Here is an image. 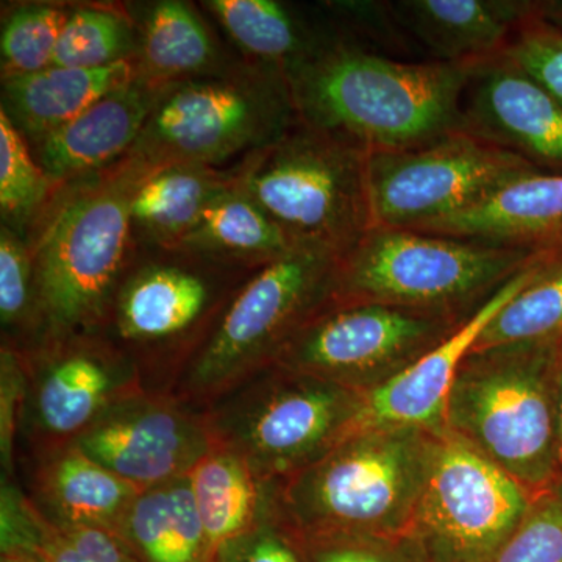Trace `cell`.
<instances>
[{"instance_id": "obj_38", "label": "cell", "mask_w": 562, "mask_h": 562, "mask_svg": "<svg viewBox=\"0 0 562 562\" xmlns=\"http://www.w3.org/2000/svg\"><path fill=\"white\" fill-rule=\"evenodd\" d=\"M27 373L20 351L2 346L0 351V458L2 479H14V452L24 414Z\"/></svg>"}, {"instance_id": "obj_25", "label": "cell", "mask_w": 562, "mask_h": 562, "mask_svg": "<svg viewBox=\"0 0 562 562\" xmlns=\"http://www.w3.org/2000/svg\"><path fill=\"white\" fill-rule=\"evenodd\" d=\"M233 184V173L202 165L151 169L131 203L132 231L147 241L176 249L211 202Z\"/></svg>"}, {"instance_id": "obj_14", "label": "cell", "mask_w": 562, "mask_h": 562, "mask_svg": "<svg viewBox=\"0 0 562 562\" xmlns=\"http://www.w3.org/2000/svg\"><path fill=\"white\" fill-rule=\"evenodd\" d=\"M70 446L144 491L188 475L214 441L203 409L147 387L114 403Z\"/></svg>"}, {"instance_id": "obj_2", "label": "cell", "mask_w": 562, "mask_h": 562, "mask_svg": "<svg viewBox=\"0 0 562 562\" xmlns=\"http://www.w3.org/2000/svg\"><path fill=\"white\" fill-rule=\"evenodd\" d=\"M439 432L364 428L290 479L271 484L272 509L299 536L403 541Z\"/></svg>"}, {"instance_id": "obj_8", "label": "cell", "mask_w": 562, "mask_h": 562, "mask_svg": "<svg viewBox=\"0 0 562 562\" xmlns=\"http://www.w3.org/2000/svg\"><path fill=\"white\" fill-rule=\"evenodd\" d=\"M297 121L284 70L249 61L169 85L127 155L151 169L216 168L268 146Z\"/></svg>"}, {"instance_id": "obj_32", "label": "cell", "mask_w": 562, "mask_h": 562, "mask_svg": "<svg viewBox=\"0 0 562 562\" xmlns=\"http://www.w3.org/2000/svg\"><path fill=\"white\" fill-rule=\"evenodd\" d=\"M55 184L32 157L27 139L0 109V210L3 224L20 228L35 216Z\"/></svg>"}, {"instance_id": "obj_27", "label": "cell", "mask_w": 562, "mask_h": 562, "mask_svg": "<svg viewBox=\"0 0 562 562\" xmlns=\"http://www.w3.org/2000/svg\"><path fill=\"white\" fill-rule=\"evenodd\" d=\"M295 249L268 214L232 184L217 195L176 250L265 266Z\"/></svg>"}, {"instance_id": "obj_20", "label": "cell", "mask_w": 562, "mask_h": 562, "mask_svg": "<svg viewBox=\"0 0 562 562\" xmlns=\"http://www.w3.org/2000/svg\"><path fill=\"white\" fill-rule=\"evenodd\" d=\"M213 301L210 280L194 269L150 265L122 284L114 301L117 336L135 346L179 341L206 316Z\"/></svg>"}, {"instance_id": "obj_1", "label": "cell", "mask_w": 562, "mask_h": 562, "mask_svg": "<svg viewBox=\"0 0 562 562\" xmlns=\"http://www.w3.org/2000/svg\"><path fill=\"white\" fill-rule=\"evenodd\" d=\"M473 66L401 60L344 40L284 74L299 121L372 154L462 131Z\"/></svg>"}, {"instance_id": "obj_9", "label": "cell", "mask_w": 562, "mask_h": 562, "mask_svg": "<svg viewBox=\"0 0 562 562\" xmlns=\"http://www.w3.org/2000/svg\"><path fill=\"white\" fill-rule=\"evenodd\" d=\"M362 394L269 366L203 408L213 441L243 458L262 483L308 468L357 430Z\"/></svg>"}, {"instance_id": "obj_21", "label": "cell", "mask_w": 562, "mask_h": 562, "mask_svg": "<svg viewBox=\"0 0 562 562\" xmlns=\"http://www.w3.org/2000/svg\"><path fill=\"white\" fill-rule=\"evenodd\" d=\"M139 76L136 57L103 68L49 66L38 72L5 76L0 109L35 144Z\"/></svg>"}, {"instance_id": "obj_36", "label": "cell", "mask_w": 562, "mask_h": 562, "mask_svg": "<svg viewBox=\"0 0 562 562\" xmlns=\"http://www.w3.org/2000/svg\"><path fill=\"white\" fill-rule=\"evenodd\" d=\"M505 54L562 103V31L541 16L525 22Z\"/></svg>"}, {"instance_id": "obj_13", "label": "cell", "mask_w": 562, "mask_h": 562, "mask_svg": "<svg viewBox=\"0 0 562 562\" xmlns=\"http://www.w3.org/2000/svg\"><path fill=\"white\" fill-rule=\"evenodd\" d=\"M21 357L27 373L21 432L35 458L70 446L114 403L147 390L138 361L94 333Z\"/></svg>"}, {"instance_id": "obj_41", "label": "cell", "mask_w": 562, "mask_h": 562, "mask_svg": "<svg viewBox=\"0 0 562 562\" xmlns=\"http://www.w3.org/2000/svg\"><path fill=\"white\" fill-rule=\"evenodd\" d=\"M0 562H46L38 552H3Z\"/></svg>"}, {"instance_id": "obj_7", "label": "cell", "mask_w": 562, "mask_h": 562, "mask_svg": "<svg viewBox=\"0 0 562 562\" xmlns=\"http://www.w3.org/2000/svg\"><path fill=\"white\" fill-rule=\"evenodd\" d=\"M339 260L295 247L261 266L222 312L171 394L203 409L272 366L295 333L331 305Z\"/></svg>"}, {"instance_id": "obj_40", "label": "cell", "mask_w": 562, "mask_h": 562, "mask_svg": "<svg viewBox=\"0 0 562 562\" xmlns=\"http://www.w3.org/2000/svg\"><path fill=\"white\" fill-rule=\"evenodd\" d=\"M554 395H557L558 441H560V480L562 482V341L554 353Z\"/></svg>"}, {"instance_id": "obj_12", "label": "cell", "mask_w": 562, "mask_h": 562, "mask_svg": "<svg viewBox=\"0 0 562 562\" xmlns=\"http://www.w3.org/2000/svg\"><path fill=\"white\" fill-rule=\"evenodd\" d=\"M465 319L384 303H331L272 366L366 392L405 371Z\"/></svg>"}, {"instance_id": "obj_17", "label": "cell", "mask_w": 562, "mask_h": 562, "mask_svg": "<svg viewBox=\"0 0 562 562\" xmlns=\"http://www.w3.org/2000/svg\"><path fill=\"white\" fill-rule=\"evenodd\" d=\"M168 87L139 76L35 143V160L55 187L113 166L135 146Z\"/></svg>"}, {"instance_id": "obj_6", "label": "cell", "mask_w": 562, "mask_h": 562, "mask_svg": "<svg viewBox=\"0 0 562 562\" xmlns=\"http://www.w3.org/2000/svg\"><path fill=\"white\" fill-rule=\"evenodd\" d=\"M542 255L409 228L373 227L339 260L333 303H384L468 319Z\"/></svg>"}, {"instance_id": "obj_16", "label": "cell", "mask_w": 562, "mask_h": 562, "mask_svg": "<svg viewBox=\"0 0 562 562\" xmlns=\"http://www.w3.org/2000/svg\"><path fill=\"white\" fill-rule=\"evenodd\" d=\"M553 254L542 255L506 281L457 330L422 355L405 371L371 391L361 392V409L355 431L364 428L446 430L447 398L462 360L476 346L487 324L538 276L543 262Z\"/></svg>"}, {"instance_id": "obj_24", "label": "cell", "mask_w": 562, "mask_h": 562, "mask_svg": "<svg viewBox=\"0 0 562 562\" xmlns=\"http://www.w3.org/2000/svg\"><path fill=\"white\" fill-rule=\"evenodd\" d=\"M114 531L139 562H213L190 473L140 491Z\"/></svg>"}, {"instance_id": "obj_10", "label": "cell", "mask_w": 562, "mask_h": 562, "mask_svg": "<svg viewBox=\"0 0 562 562\" xmlns=\"http://www.w3.org/2000/svg\"><path fill=\"white\" fill-rule=\"evenodd\" d=\"M532 495L446 428L402 542L416 562H490L522 522Z\"/></svg>"}, {"instance_id": "obj_11", "label": "cell", "mask_w": 562, "mask_h": 562, "mask_svg": "<svg viewBox=\"0 0 562 562\" xmlns=\"http://www.w3.org/2000/svg\"><path fill=\"white\" fill-rule=\"evenodd\" d=\"M541 172L465 131L420 147L369 154L373 227L409 228L471 209L517 177Z\"/></svg>"}, {"instance_id": "obj_5", "label": "cell", "mask_w": 562, "mask_h": 562, "mask_svg": "<svg viewBox=\"0 0 562 562\" xmlns=\"http://www.w3.org/2000/svg\"><path fill=\"white\" fill-rule=\"evenodd\" d=\"M232 173L294 247L342 258L373 228L369 151L301 121Z\"/></svg>"}, {"instance_id": "obj_34", "label": "cell", "mask_w": 562, "mask_h": 562, "mask_svg": "<svg viewBox=\"0 0 562 562\" xmlns=\"http://www.w3.org/2000/svg\"><path fill=\"white\" fill-rule=\"evenodd\" d=\"M490 562H562V482L532 495L522 522Z\"/></svg>"}, {"instance_id": "obj_39", "label": "cell", "mask_w": 562, "mask_h": 562, "mask_svg": "<svg viewBox=\"0 0 562 562\" xmlns=\"http://www.w3.org/2000/svg\"><path fill=\"white\" fill-rule=\"evenodd\" d=\"M295 538L306 562H416L412 553L395 549V541L358 536L295 535Z\"/></svg>"}, {"instance_id": "obj_26", "label": "cell", "mask_w": 562, "mask_h": 562, "mask_svg": "<svg viewBox=\"0 0 562 562\" xmlns=\"http://www.w3.org/2000/svg\"><path fill=\"white\" fill-rule=\"evenodd\" d=\"M192 495L211 553L250 530L271 508V484L262 483L239 454L216 446L190 472Z\"/></svg>"}, {"instance_id": "obj_4", "label": "cell", "mask_w": 562, "mask_h": 562, "mask_svg": "<svg viewBox=\"0 0 562 562\" xmlns=\"http://www.w3.org/2000/svg\"><path fill=\"white\" fill-rule=\"evenodd\" d=\"M557 344L469 351L446 406V428L531 494L560 480Z\"/></svg>"}, {"instance_id": "obj_31", "label": "cell", "mask_w": 562, "mask_h": 562, "mask_svg": "<svg viewBox=\"0 0 562 562\" xmlns=\"http://www.w3.org/2000/svg\"><path fill=\"white\" fill-rule=\"evenodd\" d=\"M133 40L127 21L113 11L81 7L70 11L52 66L94 69L132 60Z\"/></svg>"}, {"instance_id": "obj_3", "label": "cell", "mask_w": 562, "mask_h": 562, "mask_svg": "<svg viewBox=\"0 0 562 562\" xmlns=\"http://www.w3.org/2000/svg\"><path fill=\"white\" fill-rule=\"evenodd\" d=\"M150 171L125 155L52 213L32 249L40 347L95 333L113 310L132 238V198Z\"/></svg>"}, {"instance_id": "obj_28", "label": "cell", "mask_w": 562, "mask_h": 562, "mask_svg": "<svg viewBox=\"0 0 562 562\" xmlns=\"http://www.w3.org/2000/svg\"><path fill=\"white\" fill-rule=\"evenodd\" d=\"M138 58L140 76L155 83L222 72L216 41L190 3L162 0L151 7L144 24Z\"/></svg>"}, {"instance_id": "obj_29", "label": "cell", "mask_w": 562, "mask_h": 562, "mask_svg": "<svg viewBox=\"0 0 562 562\" xmlns=\"http://www.w3.org/2000/svg\"><path fill=\"white\" fill-rule=\"evenodd\" d=\"M562 341V251L550 255L541 271L506 303L484 328L473 350L512 344Z\"/></svg>"}, {"instance_id": "obj_30", "label": "cell", "mask_w": 562, "mask_h": 562, "mask_svg": "<svg viewBox=\"0 0 562 562\" xmlns=\"http://www.w3.org/2000/svg\"><path fill=\"white\" fill-rule=\"evenodd\" d=\"M0 322L3 336L9 338L2 346L22 355L38 349L41 328L32 249L5 224L0 228Z\"/></svg>"}, {"instance_id": "obj_22", "label": "cell", "mask_w": 562, "mask_h": 562, "mask_svg": "<svg viewBox=\"0 0 562 562\" xmlns=\"http://www.w3.org/2000/svg\"><path fill=\"white\" fill-rule=\"evenodd\" d=\"M31 498L50 524L116 530L139 490L76 446L35 458Z\"/></svg>"}, {"instance_id": "obj_19", "label": "cell", "mask_w": 562, "mask_h": 562, "mask_svg": "<svg viewBox=\"0 0 562 562\" xmlns=\"http://www.w3.org/2000/svg\"><path fill=\"white\" fill-rule=\"evenodd\" d=\"M416 232L532 254L562 251V173L517 177L471 209Z\"/></svg>"}, {"instance_id": "obj_23", "label": "cell", "mask_w": 562, "mask_h": 562, "mask_svg": "<svg viewBox=\"0 0 562 562\" xmlns=\"http://www.w3.org/2000/svg\"><path fill=\"white\" fill-rule=\"evenodd\" d=\"M205 7L251 61L284 72L344 40H355L346 29L312 20L279 0H209Z\"/></svg>"}, {"instance_id": "obj_18", "label": "cell", "mask_w": 562, "mask_h": 562, "mask_svg": "<svg viewBox=\"0 0 562 562\" xmlns=\"http://www.w3.org/2000/svg\"><path fill=\"white\" fill-rule=\"evenodd\" d=\"M395 21L432 61L476 65L508 49L539 3L524 0H395Z\"/></svg>"}, {"instance_id": "obj_33", "label": "cell", "mask_w": 562, "mask_h": 562, "mask_svg": "<svg viewBox=\"0 0 562 562\" xmlns=\"http://www.w3.org/2000/svg\"><path fill=\"white\" fill-rule=\"evenodd\" d=\"M70 11L49 3H31L10 14L2 29V77L49 68Z\"/></svg>"}, {"instance_id": "obj_15", "label": "cell", "mask_w": 562, "mask_h": 562, "mask_svg": "<svg viewBox=\"0 0 562 562\" xmlns=\"http://www.w3.org/2000/svg\"><path fill=\"white\" fill-rule=\"evenodd\" d=\"M462 131L562 173V103L503 52L473 66L462 98Z\"/></svg>"}, {"instance_id": "obj_35", "label": "cell", "mask_w": 562, "mask_h": 562, "mask_svg": "<svg viewBox=\"0 0 562 562\" xmlns=\"http://www.w3.org/2000/svg\"><path fill=\"white\" fill-rule=\"evenodd\" d=\"M40 527L38 553L46 562H139L124 539L109 528L91 525L57 528L41 513Z\"/></svg>"}, {"instance_id": "obj_37", "label": "cell", "mask_w": 562, "mask_h": 562, "mask_svg": "<svg viewBox=\"0 0 562 562\" xmlns=\"http://www.w3.org/2000/svg\"><path fill=\"white\" fill-rule=\"evenodd\" d=\"M213 562H306L297 538L271 508L250 530L236 536L214 554Z\"/></svg>"}]
</instances>
